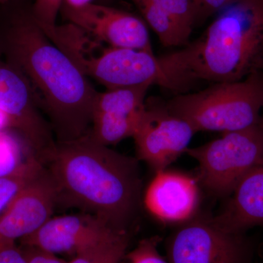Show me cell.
Returning <instances> with one entry per match:
<instances>
[{"instance_id":"20","label":"cell","mask_w":263,"mask_h":263,"mask_svg":"<svg viewBox=\"0 0 263 263\" xmlns=\"http://www.w3.org/2000/svg\"><path fill=\"white\" fill-rule=\"evenodd\" d=\"M170 15L187 34L191 35L197 22L196 10L192 0H149Z\"/></svg>"},{"instance_id":"17","label":"cell","mask_w":263,"mask_h":263,"mask_svg":"<svg viewBox=\"0 0 263 263\" xmlns=\"http://www.w3.org/2000/svg\"><path fill=\"white\" fill-rule=\"evenodd\" d=\"M144 17L146 23L155 31L165 47L185 46L189 43L187 34L165 12L149 0H132Z\"/></svg>"},{"instance_id":"2","label":"cell","mask_w":263,"mask_h":263,"mask_svg":"<svg viewBox=\"0 0 263 263\" xmlns=\"http://www.w3.org/2000/svg\"><path fill=\"white\" fill-rule=\"evenodd\" d=\"M8 62L27 78L46 110L57 141L88 134L98 92L32 14L17 15L3 39Z\"/></svg>"},{"instance_id":"12","label":"cell","mask_w":263,"mask_h":263,"mask_svg":"<svg viewBox=\"0 0 263 263\" xmlns=\"http://www.w3.org/2000/svg\"><path fill=\"white\" fill-rule=\"evenodd\" d=\"M118 230L98 216L82 213L51 218L34 233L20 240L54 254L75 255L79 251Z\"/></svg>"},{"instance_id":"7","label":"cell","mask_w":263,"mask_h":263,"mask_svg":"<svg viewBox=\"0 0 263 263\" xmlns=\"http://www.w3.org/2000/svg\"><path fill=\"white\" fill-rule=\"evenodd\" d=\"M245 233L220 229L210 219L183 224L167 242L169 263H249L252 246Z\"/></svg>"},{"instance_id":"13","label":"cell","mask_w":263,"mask_h":263,"mask_svg":"<svg viewBox=\"0 0 263 263\" xmlns=\"http://www.w3.org/2000/svg\"><path fill=\"white\" fill-rule=\"evenodd\" d=\"M200 199L196 181L187 175L162 171L147 188L144 203L148 212L166 222L188 220L195 214Z\"/></svg>"},{"instance_id":"18","label":"cell","mask_w":263,"mask_h":263,"mask_svg":"<svg viewBox=\"0 0 263 263\" xmlns=\"http://www.w3.org/2000/svg\"><path fill=\"white\" fill-rule=\"evenodd\" d=\"M44 169L41 161L32 156L15 174L0 177V216L21 190L37 177Z\"/></svg>"},{"instance_id":"14","label":"cell","mask_w":263,"mask_h":263,"mask_svg":"<svg viewBox=\"0 0 263 263\" xmlns=\"http://www.w3.org/2000/svg\"><path fill=\"white\" fill-rule=\"evenodd\" d=\"M222 212L211 220L218 228L233 233H245L263 226V156L230 195Z\"/></svg>"},{"instance_id":"8","label":"cell","mask_w":263,"mask_h":263,"mask_svg":"<svg viewBox=\"0 0 263 263\" xmlns=\"http://www.w3.org/2000/svg\"><path fill=\"white\" fill-rule=\"evenodd\" d=\"M37 103L27 78L9 62L0 59V111L8 118L9 129L41 160L55 148L57 141Z\"/></svg>"},{"instance_id":"25","label":"cell","mask_w":263,"mask_h":263,"mask_svg":"<svg viewBox=\"0 0 263 263\" xmlns=\"http://www.w3.org/2000/svg\"><path fill=\"white\" fill-rule=\"evenodd\" d=\"M92 0H63V4L72 8H79L89 5Z\"/></svg>"},{"instance_id":"24","label":"cell","mask_w":263,"mask_h":263,"mask_svg":"<svg viewBox=\"0 0 263 263\" xmlns=\"http://www.w3.org/2000/svg\"><path fill=\"white\" fill-rule=\"evenodd\" d=\"M232 0H192L196 10L197 22L216 14Z\"/></svg>"},{"instance_id":"6","label":"cell","mask_w":263,"mask_h":263,"mask_svg":"<svg viewBox=\"0 0 263 263\" xmlns=\"http://www.w3.org/2000/svg\"><path fill=\"white\" fill-rule=\"evenodd\" d=\"M199 165V179L218 197L230 196L240 180L262 160L263 117L257 124L228 132L202 146L188 148Z\"/></svg>"},{"instance_id":"5","label":"cell","mask_w":263,"mask_h":263,"mask_svg":"<svg viewBox=\"0 0 263 263\" xmlns=\"http://www.w3.org/2000/svg\"><path fill=\"white\" fill-rule=\"evenodd\" d=\"M103 44L79 31L67 36L60 48L86 77L107 89L143 84L165 89L167 81L160 57L143 50L104 47Z\"/></svg>"},{"instance_id":"15","label":"cell","mask_w":263,"mask_h":263,"mask_svg":"<svg viewBox=\"0 0 263 263\" xmlns=\"http://www.w3.org/2000/svg\"><path fill=\"white\" fill-rule=\"evenodd\" d=\"M152 86L143 84L98 92L93 114H105L121 120L140 121L146 107L147 92Z\"/></svg>"},{"instance_id":"11","label":"cell","mask_w":263,"mask_h":263,"mask_svg":"<svg viewBox=\"0 0 263 263\" xmlns=\"http://www.w3.org/2000/svg\"><path fill=\"white\" fill-rule=\"evenodd\" d=\"M57 203L56 186L44 166L0 216V242H15L37 231L51 219Z\"/></svg>"},{"instance_id":"21","label":"cell","mask_w":263,"mask_h":263,"mask_svg":"<svg viewBox=\"0 0 263 263\" xmlns=\"http://www.w3.org/2000/svg\"><path fill=\"white\" fill-rule=\"evenodd\" d=\"M63 0H36L33 6V18L48 37L56 29L57 18L62 8Z\"/></svg>"},{"instance_id":"22","label":"cell","mask_w":263,"mask_h":263,"mask_svg":"<svg viewBox=\"0 0 263 263\" xmlns=\"http://www.w3.org/2000/svg\"><path fill=\"white\" fill-rule=\"evenodd\" d=\"M158 236L146 238L139 242L129 252H126L119 263H169L158 251Z\"/></svg>"},{"instance_id":"9","label":"cell","mask_w":263,"mask_h":263,"mask_svg":"<svg viewBox=\"0 0 263 263\" xmlns=\"http://www.w3.org/2000/svg\"><path fill=\"white\" fill-rule=\"evenodd\" d=\"M197 132L184 119L170 113L164 103H146L133 138L140 160L155 173L166 168L186 152Z\"/></svg>"},{"instance_id":"16","label":"cell","mask_w":263,"mask_h":263,"mask_svg":"<svg viewBox=\"0 0 263 263\" xmlns=\"http://www.w3.org/2000/svg\"><path fill=\"white\" fill-rule=\"evenodd\" d=\"M129 243L127 230H115L79 251L68 263H119Z\"/></svg>"},{"instance_id":"10","label":"cell","mask_w":263,"mask_h":263,"mask_svg":"<svg viewBox=\"0 0 263 263\" xmlns=\"http://www.w3.org/2000/svg\"><path fill=\"white\" fill-rule=\"evenodd\" d=\"M61 9L69 23L82 29L99 42L111 47L154 53L146 24L136 15L93 3L79 8L62 5Z\"/></svg>"},{"instance_id":"3","label":"cell","mask_w":263,"mask_h":263,"mask_svg":"<svg viewBox=\"0 0 263 263\" xmlns=\"http://www.w3.org/2000/svg\"><path fill=\"white\" fill-rule=\"evenodd\" d=\"M206 30L182 49L160 57L169 90L197 82H234L263 70V0H232Z\"/></svg>"},{"instance_id":"1","label":"cell","mask_w":263,"mask_h":263,"mask_svg":"<svg viewBox=\"0 0 263 263\" xmlns=\"http://www.w3.org/2000/svg\"><path fill=\"white\" fill-rule=\"evenodd\" d=\"M51 176L58 202L79 208L118 230H127L141 202L136 159L110 149L89 135L58 142L41 160Z\"/></svg>"},{"instance_id":"27","label":"cell","mask_w":263,"mask_h":263,"mask_svg":"<svg viewBox=\"0 0 263 263\" xmlns=\"http://www.w3.org/2000/svg\"><path fill=\"white\" fill-rule=\"evenodd\" d=\"M8 1H10V0H0V3H5Z\"/></svg>"},{"instance_id":"4","label":"cell","mask_w":263,"mask_h":263,"mask_svg":"<svg viewBox=\"0 0 263 263\" xmlns=\"http://www.w3.org/2000/svg\"><path fill=\"white\" fill-rule=\"evenodd\" d=\"M164 105L197 133H226L248 128L262 118L263 70L241 81L217 83L197 92L177 95Z\"/></svg>"},{"instance_id":"19","label":"cell","mask_w":263,"mask_h":263,"mask_svg":"<svg viewBox=\"0 0 263 263\" xmlns=\"http://www.w3.org/2000/svg\"><path fill=\"white\" fill-rule=\"evenodd\" d=\"M34 155L26 156L22 141L9 129L0 132V177L15 174Z\"/></svg>"},{"instance_id":"26","label":"cell","mask_w":263,"mask_h":263,"mask_svg":"<svg viewBox=\"0 0 263 263\" xmlns=\"http://www.w3.org/2000/svg\"><path fill=\"white\" fill-rule=\"evenodd\" d=\"M6 129H10L8 118L3 112L0 111V132Z\"/></svg>"},{"instance_id":"23","label":"cell","mask_w":263,"mask_h":263,"mask_svg":"<svg viewBox=\"0 0 263 263\" xmlns=\"http://www.w3.org/2000/svg\"><path fill=\"white\" fill-rule=\"evenodd\" d=\"M27 263H68L60 258L57 254L31 246L20 247Z\"/></svg>"}]
</instances>
